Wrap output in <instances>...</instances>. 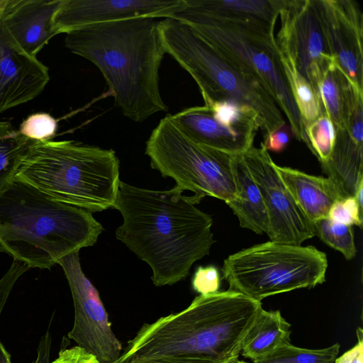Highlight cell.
<instances>
[{"mask_svg": "<svg viewBox=\"0 0 363 363\" xmlns=\"http://www.w3.org/2000/svg\"><path fill=\"white\" fill-rule=\"evenodd\" d=\"M182 192L176 186L159 191L119 184L113 208L123 223L116 238L148 264L157 286L185 279L215 242L211 216L196 207L200 201L194 196Z\"/></svg>", "mask_w": 363, "mask_h": 363, "instance_id": "obj_1", "label": "cell"}, {"mask_svg": "<svg viewBox=\"0 0 363 363\" xmlns=\"http://www.w3.org/2000/svg\"><path fill=\"white\" fill-rule=\"evenodd\" d=\"M65 46L101 72L122 114L141 123L167 111L159 70L165 54L152 17L86 26L66 33Z\"/></svg>", "mask_w": 363, "mask_h": 363, "instance_id": "obj_2", "label": "cell"}, {"mask_svg": "<svg viewBox=\"0 0 363 363\" xmlns=\"http://www.w3.org/2000/svg\"><path fill=\"white\" fill-rule=\"evenodd\" d=\"M262 309L261 301L230 289L199 295L185 309L144 323L115 363L184 355L235 362Z\"/></svg>", "mask_w": 363, "mask_h": 363, "instance_id": "obj_3", "label": "cell"}, {"mask_svg": "<svg viewBox=\"0 0 363 363\" xmlns=\"http://www.w3.org/2000/svg\"><path fill=\"white\" fill-rule=\"evenodd\" d=\"M104 231L92 213L13 179L0 191V245L30 268L50 269L94 245Z\"/></svg>", "mask_w": 363, "mask_h": 363, "instance_id": "obj_4", "label": "cell"}, {"mask_svg": "<svg viewBox=\"0 0 363 363\" xmlns=\"http://www.w3.org/2000/svg\"><path fill=\"white\" fill-rule=\"evenodd\" d=\"M119 167L111 149L74 140H33L14 179L54 200L94 213L113 208Z\"/></svg>", "mask_w": 363, "mask_h": 363, "instance_id": "obj_5", "label": "cell"}, {"mask_svg": "<svg viewBox=\"0 0 363 363\" xmlns=\"http://www.w3.org/2000/svg\"><path fill=\"white\" fill-rule=\"evenodd\" d=\"M158 30L165 54L192 77L205 106L219 101L247 106L257 116L263 138L286 124L264 84L208 43L189 24L171 16L158 21Z\"/></svg>", "mask_w": 363, "mask_h": 363, "instance_id": "obj_6", "label": "cell"}, {"mask_svg": "<svg viewBox=\"0 0 363 363\" xmlns=\"http://www.w3.org/2000/svg\"><path fill=\"white\" fill-rule=\"evenodd\" d=\"M172 17L189 24L225 56L255 74L287 118L293 136L308 145L306 129L284 76L272 23L225 21L184 9Z\"/></svg>", "mask_w": 363, "mask_h": 363, "instance_id": "obj_7", "label": "cell"}, {"mask_svg": "<svg viewBox=\"0 0 363 363\" xmlns=\"http://www.w3.org/2000/svg\"><path fill=\"white\" fill-rule=\"evenodd\" d=\"M326 255L313 246L268 241L229 255L223 278L230 290L255 301L325 281Z\"/></svg>", "mask_w": 363, "mask_h": 363, "instance_id": "obj_8", "label": "cell"}, {"mask_svg": "<svg viewBox=\"0 0 363 363\" xmlns=\"http://www.w3.org/2000/svg\"><path fill=\"white\" fill-rule=\"evenodd\" d=\"M145 155L152 169L189 190L201 201L215 197L226 203L236 198L233 155L196 143L167 115L146 142Z\"/></svg>", "mask_w": 363, "mask_h": 363, "instance_id": "obj_9", "label": "cell"}, {"mask_svg": "<svg viewBox=\"0 0 363 363\" xmlns=\"http://www.w3.org/2000/svg\"><path fill=\"white\" fill-rule=\"evenodd\" d=\"M279 15L281 26L274 35L277 46L291 59L316 95L323 76L335 63L321 0H284Z\"/></svg>", "mask_w": 363, "mask_h": 363, "instance_id": "obj_10", "label": "cell"}, {"mask_svg": "<svg viewBox=\"0 0 363 363\" xmlns=\"http://www.w3.org/2000/svg\"><path fill=\"white\" fill-rule=\"evenodd\" d=\"M67 279L74 308V320L68 337L95 356L101 363H115L122 354V345L113 332L99 294L84 274L79 252L58 262Z\"/></svg>", "mask_w": 363, "mask_h": 363, "instance_id": "obj_11", "label": "cell"}, {"mask_svg": "<svg viewBox=\"0 0 363 363\" xmlns=\"http://www.w3.org/2000/svg\"><path fill=\"white\" fill-rule=\"evenodd\" d=\"M262 195L269 220L271 241L301 245L315 235L313 224L295 202L279 176L268 151L260 145L242 153Z\"/></svg>", "mask_w": 363, "mask_h": 363, "instance_id": "obj_12", "label": "cell"}, {"mask_svg": "<svg viewBox=\"0 0 363 363\" xmlns=\"http://www.w3.org/2000/svg\"><path fill=\"white\" fill-rule=\"evenodd\" d=\"M186 8V0H62L52 19L55 35L96 23L136 17L168 18Z\"/></svg>", "mask_w": 363, "mask_h": 363, "instance_id": "obj_13", "label": "cell"}, {"mask_svg": "<svg viewBox=\"0 0 363 363\" xmlns=\"http://www.w3.org/2000/svg\"><path fill=\"white\" fill-rule=\"evenodd\" d=\"M327 38L335 64L363 92V13L355 0H321Z\"/></svg>", "mask_w": 363, "mask_h": 363, "instance_id": "obj_14", "label": "cell"}, {"mask_svg": "<svg viewBox=\"0 0 363 363\" xmlns=\"http://www.w3.org/2000/svg\"><path fill=\"white\" fill-rule=\"evenodd\" d=\"M49 80L48 68L18 45L0 18V113L38 96Z\"/></svg>", "mask_w": 363, "mask_h": 363, "instance_id": "obj_15", "label": "cell"}, {"mask_svg": "<svg viewBox=\"0 0 363 363\" xmlns=\"http://www.w3.org/2000/svg\"><path fill=\"white\" fill-rule=\"evenodd\" d=\"M335 129L332 154L321 167L344 199L363 180V94L354 95L343 126Z\"/></svg>", "mask_w": 363, "mask_h": 363, "instance_id": "obj_16", "label": "cell"}, {"mask_svg": "<svg viewBox=\"0 0 363 363\" xmlns=\"http://www.w3.org/2000/svg\"><path fill=\"white\" fill-rule=\"evenodd\" d=\"M62 0H0V18L28 55L37 53L56 35L52 19Z\"/></svg>", "mask_w": 363, "mask_h": 363, "instance_id": "obj_17", "label": "cell"}, {"mask_svg": "<svg viewBox=\"0 0 363 363\" xmlns=\"http://www.w3.org/2000/svg\"><path fill=\"white\" fill-rule=\"evenodd\" d=\"M171 117L196 143L230 155L248 150L253 146L257 135L225 126L205 105L187 108Z\"/></svg>", "mask_w": 363, "mask_h": 363, "instance_id": "obj_18", "label": "cell"}, {"mask_svg": "<svg viewBox=\"0 0 363 363\" xmlns=\"http://www.w3.org/2000/svg\"><path fill=\"white\" fill-rule=\"evenodd\" d=\"M274 167L295 202L313 224L328 218L332 204L343 199L328 177L308 174L277 164Z\"/></svg>", "mask_w": 363, "mask_h": 363, "instance_id": "obj_19", "label": "cell"}, {"mask_svg": "<svg viewBox=\"0 0 363 363\" xmlns=\"http://www.w3.org/2000/svg\"><path fill=\"white\" fill-rule=\"evenodd\" d=\"M236 198L228 206L238 217L240 225L257 234L269 233V220L261 191L242 154L233 155Z\"/></svg>", "mask_w": 363, "mask_h": 363, "instance_id": "obj_20", "label": "cell"}, {"mask_svg": "<svg viewBox=\"0 0 363 363\" xmlns=\"http://www.w3.org/2000/svg\"><path fill=\"white\" fill-rule=\"evenodd\" d=\"M284 0H186V8L225 21H256L275 24Z\"/></svg>", "mask_w": 363, "mask_h": 363, "instance_id": "obj_21", "label": "cell"}, {"mask_svg": "<svg viewBox=\"0 0 363 363\" xmlns=\"http://www.w3.org/2000/svg\"><path fill=\"white\" fill-rule=\"evenodd\" d=\"M291 324L279 311L263 308L245 336L240 354L252 361L262 358L291 343Z\"/></svg>", "mask_w": 363, "mask_h": 363, "instance_id": "obj_22", "label": "cell"}, {"mask_svg": "<svg viewBox=\"0 0 363 363\" xmlns=\"http://www.w3.org/2000/svg\"><path fill=\"white\" fill-rule=\"evenodd\" d=\"M361 92L335 63L324 74L316 91L321 111L335 128L342 127L348 116L352 101Z\"/></svg>", "mask_w": 363, "mask_h": 363, "instance_id": "obj_23", "label": "cell"}, {"mask_svg": "<svg viewBox=\"0 0 363 363\" xmlns=\"http://www.w3.org/2000/svg\"><path fill=\"white\" fill-rule=\"evenodd\" d=\"M278 50L285 78L306 129L322 113H325L321 111L312 86L298 70L291 59Z\"/></svg>", "mask_w": 363, "mask_h": 363, "instance_id": "obj_24", "label": "cell"}, {"mask_svg": "<svg viewBox=\"0 0 363 363\" xmlns=\"http://www.w3.org/2000/svg\"><path fill=\"white\" fill-rule=\"evenodd\" d=\"M33 141L10 122L0 121V191L14 179L21 160Z\"/></svg>", "mask_w": 363, "mask_h": 363, "instance_id": "obj_25", "label": "cell"}, {"mask_svg": "<svg viewBox=\"0 0 363 363\" xmlns=\"http://www.w3.org/2000/svg\"><path fill=\"white\" fill-rule=\"evenodd\" d=\"M340 345L335 343L323 349H306L291 343L283 345L269 354L252 363H334Z\"/></svg>", "mask_w": 363, "mask_h": 363, "instance_id": "obj_26", "label": "cell"}, {"mask_svg": "<svg viewBox=\"0 0 363 363\" xmlns=\"http://www.w3.org/2000/svg\"><path fill=\"white\" fill-rule=\"evenodd\" d=\"M315 233L323 242L340 252L350 260L355 256L352 226L334 222L328 218L320 219L313 223Z\"/></svg>", "mask_w": 363, "mask_h": 363, "instance_id": "obj_27", "label": "cell"}, {"mask_svg": "<svg viewBox=\"0 0 363 363\" xmlns=\"http://www.w3.org/2000/svg\"><path fill=\"white\" fill-rule=\"evenodd\" d=\"M307 147L320 164L330 158L335 140V127L326 113H322L306 128Z\"/></svg>", "mask_w": 363, "mask_h": 363, "instance_id": "obj_28", "label": "cell"}, {"mask_svg": "<svg viewBox=\"0 0 363 363\" xmlns=\"http://www.w3.org/2000/svg\"><path fill=\"white\" fill-rule=\"evenodd\" d=\"M57 127V120L49 113H35L21 123L18 131L28 139L48 141L55 137Z\"/></svg>", "mask_w": 363, "mask_h": 363, "instance_id": "obj_29", "label": "cell"}, {"mask_svg": "<svg viewBox=\"0 0 363 363\" xmlns=\"http://www.w3.org/2000/svg\"><path fill=\"white\" fill-rule=\"evenodd\" d=\"M330 220L347 225H354L362 228V210L354 196L336 200L330 206L328 214Z\"/></svg>", "mask_w": 363, "mask_h": 363, "instance_id": "obj_30", "label": "cell"}, {"mask_svg": "<svg viewBox=\"0 0 363 363\" xmlns=\"http://www.w3.org/2000/svg\"><path fill=\"white\" fill-rule=\"evenodd\" d=\"M192 287L200 295H208L219 291L220 275L213 265L199 267L191 281Z\"/></svg>", "mask_w": 363, "mask_h": 363, "instance_id": "obj_31", "label": "cell"}, {"mask_svg": "<svg viewBox=\"0 0 363 363\" xmlns=\"http://www.w3.org/2000/svg\"><path fill=\"white\" fill-rule=\"evenodd\" d=\"M28 269L24 263L13 259L7 272L0 278V318L12 289Z\"/></svg>", "mask_w": 363, "mask_h": 363, "instance_id": "obj_32", "label": "cell"}, {"mask_svg": "<svg viewBox=\"0 0 363 363\" xmlns=\"http://www.w3.org/2000/svg\"><path fill=\"white\" fill-rule=\"evenodd\" d=\"M291 136L293 133L290 126L284 124L264 138L261 145L267 151L280 152L286 147Z\"/></svg>", "mask_w": 363, "mask_h": 363, "instance_id": "obj_33", "label": "cell"}, {"mask_svg": "<svg viewBox=\"0 0 363 363\" xmlns=\"http://www.w3.org/2000/svg\"><path fill=\"white\" fill-rule=\"evenodd\" d=\"M52 363H101L99 359L85 350L74 346L62 349L57 357Z\"/></svg>", "mask_w": 363, "mask_h": 363, "instance_id": "obj_34", "label": "cell"}, {"mask_svg": "<svg viewBox=\"0 0 363 363\" xmlns=\"http://www.w3.org/2000/svg\"><path fill=\"white\" fill-rule=\"evenodd\" d=\"M357 344L337 357L334 363H363V333L361 328L357 330Z\"/></svg>", "mask_w": 363, "mask_h": 363, "instance_id": "obj_35", "label": "cell"}, {"mask_svg": "<svg viewBox=\"0 0 363 363\" xmlns=\"http://www.w3.org/2000/svg\"><path fill=\"white\" fill-rule=\"evenodd\" d=\"M134 363H214L213 362L197 356H166L151 358Z\"/></svg>", "mask_w": 363, "mask_h": 363, "instance_id": "obj_36", "label": "cell"}, {"mask_svg": "<svg viewBox=\"0 0 363 363\" xmlns=\"http://www.w3.org/2000/svg\"><path fill=\"white\" fill-rule=\"evenodd\" d=\"M354 198L357 200V202L361 210H362V206H363V180L361 181L354 192Z\"/></svg>", "mask_w": 363, "mask_h": 363, "instance_id": "obj_37", "label": "cell"}, {"mask_svg": "<svg viewBox=\"0 0 363 363\" xmlns=\"http://www.w3.org/2000/svg\"><path fill=\"white\" fill-rule=\"evenodd\" d=\"M0 363H11V356L0 340Z\"/></svg>", "mask_w": 363, "mask_h": 363, "instance_id": "obj_38", "label": "cell"}, {"mask_svg": "<svg viewBox=\"0 0 363 363\" xmlns=\"http://www.w3.org/2000/svg\"><path fill=\"white\" fill-rule=\"evenodd\" d=\"M230 363H248V362H246L238 359V360H236L235 362H230Z\"/></svg>", "mask_w": 363, "mask_h": 363, "instance_id": "obj_39", "label": "cell"}, {"mask_svg": "<svg viewBox=\"0 0 363 363\" xmlns=\"http://www.w3.org/2000/svg\"><path fill=\"white\" fill-rule=\"evenodd\" d=\"M0 252H4V250H3L2 247H1V245H0Z\"/></svg>", "mask_w": 363, "mask_h": 363, "instance_id": "obj_40", "label": "cell"}]
</instances>
